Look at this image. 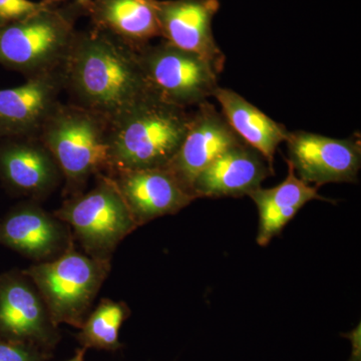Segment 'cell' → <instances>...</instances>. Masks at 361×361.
Segmentation results:
<instances>
[{"label":"cell","instance_id":"3957f363","mask_svg":"<svg viewBox=\"0 0 361 361\" xmlns=\"http://www.w3.org/2000/svg\"><path fill=\"white\" fill-rule=\"evenodd\" d=\"M110 123L75 104L61 103L52 111L39 139L56 159L65 198L85 192L92 178L111 170Z\"/></svg>","mask_w":361,"mask_h":361},{"label":"cell","instance_id":"ffe728a7","mask_svg":"<svg viewBox=\"0 0 361 361\" xmlns=\"http://www.w3.org/2000/svg\"><path fill=\"white\" fill-rule=\"evenodd\" d=\"M130 316V307L123 301L102 299L90 310L75 337L82 348L115 353L123 348L118 334Z\"/></svg>","mask_w":361,"mask_h":361},{"label":"cell","instance_id":"7c38bea8","mask_svg":"<svg viewBox=\"0 0 361 361\" xmlns=\"http://www.w3.org/2000/svg\"><path fill=\"white\" fill-rule=\"evenodd\" d=\"M242 142H245L232 129L223 114L210 102H204L192 113L186 137L166 169L192 195L194 180L202 171L221 154Z\"/></svg>","mask_w":361,"mask_h":361},{"label":"cell","instance_id":"d6986e66","mask_svg":"<svg viewBox=\"0 0 361 361\" xmlns=\"http://www.w3.org/2000/svg\"><path fill=\"white\" fill-rule=\"evenodd\" d=\"M213 97L232 129L247 145L259 152L273 170L275 153L288 139L289 130L233 90L218 87Z\"/></svg>","mask_w":361,"mask_h":361},{"label":"cell","instance_id":"8fae6325","mask_svg":"<svg viewBox=\"0 0 361 361\" xmlns=\"http://www.w3.org/2000/svg\"><path fill=\"white\" fill-rule=\"evenodd\" d=\"M0 245L35 263L59 257L75 245L70 226L40 203L26 200L0 218Z\"/></svg>","mask_w":361,"mask_h":361},{"label":"cell","instance_id":"44dd1931","mask_svg":"<svg viewBox=\"0 0 361 361\" xmlns=\"http://www.w3.org/2000/svg\"><path fill=\"white\" fill-rule=\"evenodd\" d=\"M51 355L30 344L0 338V361H49Z\"/></svg>","mask_w":361,"mask_h":361},{"label":"cell","instance_id":"7402d4cb","mask_svg":"<svg viewBox=\"0 0 361 361\" xmlns=\"http://www.w3.org/2000/svg\"><path fill=\"white\" fill-rule=\"evenodd\" d=\"M44 6L32 0H0V25L23 20Z\"/></svg>","mask_w":361,"mask_h":361},{"label":"cell","instance_id":"ac0fdd59","mask_svg":"<svg viewBox=\"0 0 361 361\" xmlns=\"http://www.w3.org/2000/svg\"><path fill=\"white\" fill-rule=\"evenodd\" d=\"M288 174L277 186L264 189L258 188L249 194L257 207L259 228L256 241L259 246H267L271 240L278 236L285 226L312 200L334 202L318 193L319 187L299 179L293 167L286 161Z\"/></svg>","mask_w":361,"mask_h":361},{"label":"cell","instance_id":"9a60e30c","mask_svg":"<svg viewBox=\"0 0 361 361\" xmlns=\"http://www.w3.org/2000/svg\"><path fill=\"white\" fill-rule=\"evenodd\" d=\"M108 176L139 227L164 216L175 215L195 201L166 168L118 170Z\"/></svg>","mask_w":361,"mask_h":361},{"label":"cell","instance_id":"8992f818","mask_svg":"<svg viewBox=\"0 0 361 361\" xmlns=\"http://www.w3.org/2000/svg\"><path fill=\"white\" fill-rule=\"evenodd\" d=\"M54 214L70 226L84 253L99 260L111 261L121 242L139 227L115 183L104 174L94 178L90 191L66 198Z\"/></svg>","mask_w":361,"mask_h":361},{"label":"cell","instance_id":"4fadbf2b","mask_svg":"<svg viewBox=\"0 0 361 361\" xmlns=\"http://www.w3.org/2000/svg\"><path fill=\"white\" fill-rule=\"evenodd\" d=\"M219 9V0H159L158 4L161 39L206 59L218 75L226 63L212 28Z\"/></svg>","mask_w":361,"mask_h":361},{"label":"cell","instance_id":"5bb4252c","mask_svg":"<svg viewBox=\"0 0 361 361\" xmlns=\"http://www.w3.org/2000/svg\"><path fill=\"white\" fill-rule=\"evenodd\" d=\"M63 68L26 78L25 84L0 90V139L39 137L47 118L61 103Z\"/></svg>","mask_w":361,"mask_h":361},{"label":"cell","instance_id":"277c9868","mask_svg":"<svg viewBox=\"0 0 361 361\" xmlns=\"http://www.w3.org/2000/svg\"><path fill=\"white\" fill-rule=\"evenodd\" d=\"M87 11L77 2L44 7L23 20L0 25V66L37 77L63 68L78 30V18Z\"/></svg>","mask_w":361,"mask_h":361},{"label":"cell","instance_id":"cb8c5ba5","mask_svg":"<svg viewBox=\"0 0 361 361\" xmlns=\"http://www.w3.org/2000/svg\"><path fill=\"white\" fill-rule=\"evenodd\" d=\"M87 349L85 348L77 349V351H75V355L68 361H85V353H87Z\"/></svg>","mask_w":361,"mask_h":361},{"label":"cell","instance_id":"2e32d148","mask_svg":"<svg viewBox=\"0 0 361 361\" xmlns=\"http://www.w3.org/2000/svg\"><path fill=\"white\" fill-rule=\"evenodd\" d=\"M274 175L264 157L246 142L221 154L198 175L192 186L194 198L249 196Z\"/></svg>","mask_w":361,"mask_h":361},{"label":"cell","instance_id":"7a4b0ae2","mask_svg":"<svg viewBox=\"0 0 361 361\" xmlns=\"http://www.w3.org/2000/svg\"><path fill=\"white\" fill-rule=\"evenodd\" d=\"M191 120L188 109L149 92L110 123L109 174L118 170L167 168L179 151Z\"/></svg>","mask_w":361,"mask_h":361},{"label":"cell","instance_id":"6da1fadb","mask_svg":"<svg viewBox=\"0 0 361 361\" xmlns=\"http://www.w3.org/2000/svg\"><path fill=\"white\" fill-rule=\"evenodd\" d=\"M63 90L71 104L109 123L152 92L137 51L94 27L75 35L63 63Z\"/></svg>","mask_w":361,"mask_h":361},{"label":"cell","instance_id":"ba28073f","mask_svg":"<svg viewBox=\"0 0 361 361\" xmlns=\"http://www.w3.org/2000/svg\"><path fill=\"white\" fill-rule=\"evenodd\" d=\"M0 338L52 353L61 341L44 299L23 270L0 274Z\"/></svg>","mask_w":361,"mask_h":361},{"label":"cell","instance_id":"9c48e42d","mask_svg":"<svg viewBox=\"0 0 361 361\" xmlns=\"http://www.w3.org/2000/svg\"><path fill=\"white\" fill-rule=\"evenodd\" d=\"M288 159L299 179L320 187L356 183L361 168L360 135L334 139L305 130L289 132Z\"/></svg>","mask_w":361,"mask_h":361},{"label":"cell","instance_id":"52a82bcc","mask_svg":"<svg viewBox=\"0 0 361 361\" xmlns=\"http://www.w3.org/2000/svg\"><path fill=\"white\" fill-rule=\"evenodd\" d=\"M137 54L149 89L168 103L198 106L219 87V75L209 61L166 40L147 44Z\"/></svg>","mask_w":361,"mask_h":361},{"label":"cell","instance_id":"e0dca14e","mask_svg":"<svg viewBox=\"0 0 361 361\" xmlns=\"http://www.w3.org/2000/svg\"><path fill=\"white\" fill-rule=\"evenodd\" d=\"M159 0H92L87 16L92 27L135 51L161 37Z\"/></svg>","mask_w":361,"mask_h":361},{"label":"cell","instance_id":"603a6c76","mask_svg":"<svg viewBox=\"0 0 361 361\" xmlns=\"http://www.w3.org/2000/svg\"><path fill=\"white\" fill-rule=\"evenodd\" d=\"M66 1H70V0H40L39 4L44 7H54L58 6ZM71 1L77 2L87 13V9H89L92 0H71Z\"/></svg>","mask_w":361,"mask_h":361},{"label":"cell","instance_id":"30bf717a","mask_svg":"<svg viewBox=\"0 0 361 361\" xmlns=\"http://www.w3.org/2000/svg\"><path fill=\"white\" fill-rule=\"evenodd\" d=\"M63 182L56 159L39 137L0 139V183L9 194L40 203Z\"/></svg>","mask_w":361,"mask_h":361},{"label":"cell","instance_id":"5b68a950","mask_svg":"<svg viewBox=\"0 0 361 361\" xmlns=\"http://www.w3.org/2000/svg\"><path fill=\"white\" fill-rule=\"evenodd\" d=\"M111 261L99 260L71 246L59 257L26 270L56 326L80 329L111 272Z\"/></svg>","mask_w":361,"mask_h":361}]
</instances>
